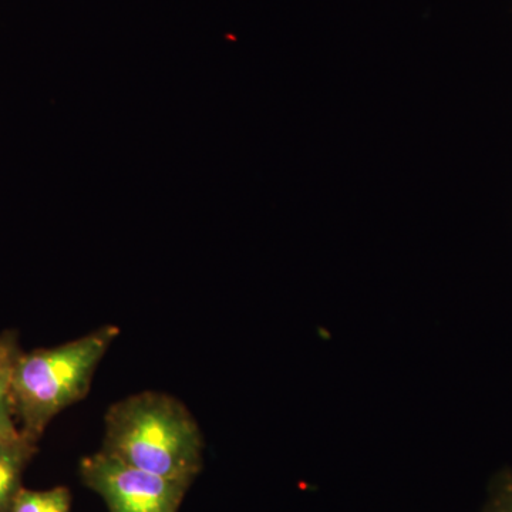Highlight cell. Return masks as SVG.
I'll return each instance as SVG.
<instances>
[{
    "label": "cell",
    "instance_id": "6da1fadb",
    "mask_svg": "<svg viewBox=\"0 0 512 512\" xmlns=\"http://www.w3.org/2000/svg\"><path fill=\"white\" fill-rule=\"evenodd\" d=\"M101 451L156 476L192 483L204 463V437L181 400L146 390L110 407Z\"/></svg>",
    "mask_w": 512,
    "mask_h": 512
},
{
    "label": "cell",
    "instance_id": "7a4b0ae2",
    "mask_svg": "<svg viewBox=\"0 0 512 512\" xmlns=\"http://www.w3.org/2000/svg\"><path fill=\"white\" fill-rule=\"evenodd\" d=\"M119 336V326L104 325L55 348L22 352L9 399L26 439L39 443L57 414L87 396L97 367Z\"/></svg>",
    "mask_w": 512,
    "mask_h": 512
},
{
    "label": "cell",
    "instance_id": "3957f363",
    "mask_svg": "<svg viewBox=\"0 0 512 512\" xmlns=\"http://www.w3.org/2000/svg\"><path fill=\"white\" fill-rule=\"evenodd\" d=\"M79 470L109 512H178L192 484L156 476L101 450L84 457Z\"/></svg>",
    "mask_w": 512,
    "mask_h": 512
},
{
    "label": "cell",
    "instance_id": "277c9868",
    "mask_svg": "<svg viewBox=\"0 0 512 512\" xmlns=\"http://www.w3.org/2000/svg\"><path fill=\"white\" fill-rule=\"evenodd\" d=\"M37 444L26 437L0 444V512H10L16 494L22 488V476L35 456Z\"/></svg>",
    "mask_w": 512,
    "mask_h": 512
},
{
    "label": "cell",
    "instance_id": "5b68a950",
    "mask_svg": "<svg viewBox=\"0 0 512 512\" xmlns=\"http://www.w3.org/2000/svg\"><path fill=\"white\" fill-rule=\"evenodd\" d=\"M72 497L69 488L55 487L50 490L20 488L10 512H70Z\"/></svg>",
    "mask_w": 512,
    "mask_h": 512
},
{
    "label": "cell",
    "instance_id": "8992f818",
    "mask_svg": "<svg viewBox=\"0 0 512 512\" xmlns=\"http://www.w3.org/2000/svg\"><path fill=\"white\" fill-rule=\"evenodd\" d=\"M20 355L18 333L6 330L0 335V400L9 397L13 370Z\"/></svg>",
    "mask_w": 512,
    "mask_h": 512
},
{
    "label": "cell",
    "instance_id": "52a82bcc",
    "mask_svg": "<svg viewBox=\"0 0 512 512\" xmlns=\"http://www.w3.org/2000/svg\"><path fill=\"white\" fill-rule=\"evenodd\" d=\"M483 512H512V471L495 477Z\"/></svg>",
    "mask_w": 512,
    "mask_h": 512
},
{
    "label": "cell",
    "instance_id": "ba28073f",
    "mask_svg": "<svg viewBox=\"0 0 512 512\" xmlns=\"http://www.w3.org/2000/svg\"><path fill=\"white\" fill-rule=\"evenodd\" d=\"M22 431L16 426L15 413L9 397L0 400V444L13 443L22 439Z\"/></svg>",
    "mask_w": 512,
    "mask_h": 512
}]
</instances>
